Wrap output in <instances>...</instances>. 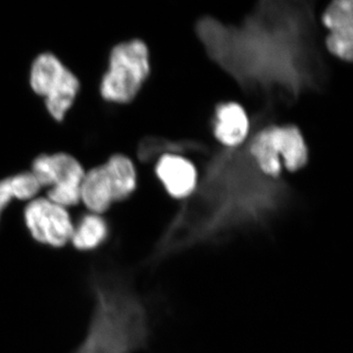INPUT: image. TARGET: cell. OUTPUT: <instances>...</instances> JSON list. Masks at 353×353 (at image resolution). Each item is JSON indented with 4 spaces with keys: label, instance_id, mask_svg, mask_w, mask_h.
Instances as JSON below:
<instances>
[{
    "label": "cell",
    "instance_id": "11",
    "mask_svg": "<svg viewBox=\"0 0 353 353\" xmlns=\"http://www.w3.org/2000/svg\"><path fill=\"white\" fill-rule=\"evenodd\" d=\"M108 233V223L102 215L88 213L75 226L71 243L79 250H94L105 241Z\"/></svg>",
    "mask_w": 353,
    "mask_h": 353
},
{
    "label": "cell",
    "instance_id": "10",
    "mask_svg": "<svg viewBox=\"0 0 353 353\" xmlns=\"http://www.w3.org/2000/svg\"><path fill=\"white\" fill-rule=\"evenodd\" d=\"M41 190L31 171L22 172L0 180V218L13 199L32 201L38 196Z\"/></svg>",
    "mask_w": 353,
    "mask_h": 353
},
{
    "label": "cell",
    "instance_id": "4",
    "mask_svg": "<svg viewBox=\"0 0 353 353\" xmlns=\"http://www.w3.org/2000/svg\"><path fill=\"white\" fill-rule=\"evenodd\" d=\"M250 152L265 175L276 178L284 166L289 172L301 170L307 164V145L296 126H270L252 139Z\"/></svg>",
    "mask_w": 353,
    "mask_h": 353
},
{
    "label": "cell",
    "instance_id": "2",
    "mask_svg": "<svg viewBox=\"0 0 353 353\" xmlns=\"http://www.w3.org/2000/svg\"><path fill=\"white\" fill-rule=\"evenodd\" d=\"M150 73V52L143 41L132 39L117 44L111 50L108 71L102 77V99L113 103H129Z\"/></svg>",
    "mask_w": 353,
    "mask_h": 353
},
{
    "label": "cell",
    "instance_id": "13",
    "mask_svg": "<svg viewBox=\"0 0 353 353\" xmlns=\"http://www.w3.org/2000/svg\"><path fill=\"white\" fill-rule=\"evenodd\" d=\"M327 50L334 57L345 63H353V29H341L329 32Z\"/></svg>",
    "mask_w": 353,
    "mask_h": 353
},
{
    "label": "cell",
    "instance_id": "9",
    "mask_svg": "<svg viewBox=\"0 0 353 353\" xmlns=\"http://www.w3.org/2000/svg\"><path fill=\"white\" fill-rule=\"evenodd\" d=\"M213 134L227 148L241 145L250 134V119L241 104L224 102L215 110Z\"/></svg>",
    "mask_w": 353,
    "mask_h": 353
},
{
    "label": "cell",
    "instance_id": "7",
    "mask_svg": "<svg viewBox=\"0 0 353 353\" xmlns=\"http://www.w3.org/2000/svg\"><path fill=\"white\" fill-rule=\"evenodd\" d=\"M26 226L39 243L63 248L71 243L74 225L68 209L51 201L48 197H34L24 211Z\"/></svg>",
    "mask_w": 353,
    "mask_h": 353
},
{
    "label": "cell",
    "instance_id": "12",
    "mask_svg": "<svg viewBox=\"0 0 353 353\" xmlns=\"http://www.w3.org/2000/svg\"><path fill=\"white\" fill-rule=\"evenodd\" d=\"M322 23L328 32L353 29V0L331 2L322 14Z\"/></svg>",
    "mask_w": 353,
    "mask_h": 353
},
{
    "label": "cell",
    "instance_id": "8",
    "mask_svg": "<svg viewBox=\"0 0 353 353\" xmlns=\"http://www.w3.org/2000/svg\"><path fill=\"white\" fill-rule=\"evenodd\" d=\"M157 175L169 196L176 199H189L196 190L199 173L187 158L165 154L158 160Z\"/></svg>",
    "mask_w": 353,
    "mask_h": 353
},
{
    "label": "cell",
    "instance_id": "3",
    "mask_svg": "<svg viewBox=\"0 0 353 353\" xmlns=\"http://www.w3.org/2000/svg\"><path fill=\"white\" fill-rule=\"evenodd\" d=\"M136 167L129 157L112 155L105 163L85 171L81 202L90 213L102 215L115 202L125 201L137 189Z\"/></svg>",
    "mask_w": 353,
    "mask_h": 353
},
{
    "label": "cell",
    "instance_id": "1",
    "mask_svg": "<svg viewBox=\"0 0 353 353\" xmlns=\"http://www.w3.org/2000/svg\"><path fill=\"white\" fill-rule=\"evenodd\" d=\"M150 336V315L143 299L122 285L102 287L88 341L90 352H139L148 347Z\"/></svg>",
    "mask_w": 353,
    "mask_h": 353
},
{
    "label": "cell",
    "instance_id": "6",
    "mask_svg": "<svg viewBox=\"0 0 353 353\" xmlns=\"http://www.w3.org/2000/svg\"><path fill=\"white\" fill-rule=\"evenodd\" d=\"M31 173L51 201L68 209L81 203L85 170L77 158L65 152L41 154L32 161Z\"/></svg>",
    "mask_w": 353,
    "mask_h": 353
},
{
    "label": "cell",
    "instance_id": "5",
    "mask_svg": "<svg viewBox=\"0 0 353 353\" xmlns=\"http://www.w3.org/2000/svg\"><path fill=\"white\" fill-rule=\"evenodd\" d=\"M32 90L43 97L53 119L61 122L73 106L80 81L63 62L50 52L38 55L30 72Z\"/></svg>",
    "mask_w": 353,
    "mask_h": 353
}]
</instances>
